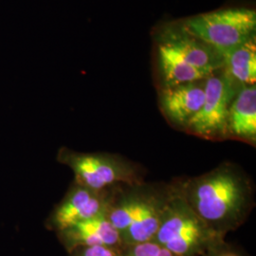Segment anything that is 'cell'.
I'll list each match as a JSON object with an SVG mask.
<instances>
[{
  "mask_svg": "<svg viewBox=\"0 0 256 256\" xmlns=\"http://www.w3.org/2000/svg\"><path fill=\"white\" fill-rule=\"evenodd\" d=\"M182 28L221 54L256 37V12L248 8L220 10L189 18Z\"/></svg>",
  "mask_w": 256,
  "mask_h": 256,
  "instance_id": "obj_5",
  "label": "cell"
},
{
  "mask_svg": "<svg viewBox=\"0 0 256 256\" xmlns=\"http://www.w3.org/2000/svg\"><path fill=\"white\" fill-rule=\"evenodd\" d=\"M120 250L119 248L90 246L77 248L70 254L72 256H120Z\"/></svg>",
  "mask_w": 256,
  "mask_h": 256,
  "instance_id": "obj_15",
  "label": "cell"
},
{
  "mask_svg": "<svg viewBox=\"0 0 256 256\" xmlns=\"http://www.w3.org/2000/svg\"><path fill=\"white\" fill-rule=\"evenodd\" d=\"M158 55L162 88L202 81L210 75L207 72L187 64L171 46L164 42L158 45Z\"/></svg>",
  "mask_w": 256,
  "mask_h": 256,
  "instance_id": "obj_13",
  "label": "cell"
},
{
  "mask_svg": "<svg viewBox=\"0 0 256 256\" xmlns=\"http://www.w3.org/2000/svg\"><path fill=\"white\" fill-rule=\"evenodd\" d=\"M164 42L171 46L187 64L196 68L214 74L222 68V56L218 50L189 34L183 28L170 30Z\"/></svg>",
  "mask_w": 256,
  "mask_h": 256,
  "instance_id": "obj_10",
  "label": "cell"
},
{
  "mask_svg": "<svg viewBox=\"0 0 256 256\" xmlns=\"http://www.w3.org/2000/svg\"><path fill=\"white\" fill-rule=\"evenodd\" d=\"M57 234L68 252L77 248L90 246L122 248L118 230L106 214L79 222Z\"/></svg>",
  "mask_w": 256,
  "mask_h": 256,
  "instance_id": "obj_9",
  "label": "cell"
},
{
  "mask_svg": "<svg viewBox=\"0 0 256 256\" xmlns=\"http://www.w3.org/2000/svg\"><path fill=\"white\" fill-rule=\"evenodd\" d=\"M220 70L205 79L203 106L184 131L212 142L228 140L230 106L240 90L223 70Z\"/></svg>",
  "mask_w": 256,
  "mask_h": 256,
  "instance_id": "obj_6",
  "label": "cell"
},
{
  "mask_svg": "<svg viewBox=\"0 0 256 256\" xmlns=\"http://www.w3.org/2000/svg\"><path fill=\"white\" fill-rule=\"evenodd\" d=\"M203 256H245L238 248L232 247L225 240L216 244Z\"/></svg>",
  "mask_w": 256,
  "mask_h": 256,
  "instance_id": "obj_16",
  "label": "cell"
},
{
  "mask_svg": "<svg viewBox=\"0 0 256 256\" xmlns=\"http://www.w3.org/2000/svg\"><path fill=\"white\" fill-rule=\"evenodd\" d=\"M223 240L188 205L176 182H171L154 241L178 256H203Z\"/></svg>",
  "mask_w": 256,
  "mask_h": 256,
  "instance_id": "obj_3",
  "label": "cell"
},
{
  "mask_svg": "<svg viewBox=\"0 0 256 256\" xmlns=\"http://www.w3.org/2000/svg\"><path fill=\"white\" fill-rule=\"evenodd\" d=\"M120 256H178L162 247L156 241H148L140 244L122 248Z\"/></svg>",
  "mask_w": 256,
  "mask_h": 256,
  "instance_id": "obj_14",
  "label": "cell"
},
{
  "mask_svg": "<svg viewBox=\"0 0 256 256\" xmlns=\"http://www.w3.org/2000/svg\"><path fill=\"white\" fill-rule=\"evenodd\" d=\"M222 70L239 88L256 82V37L221 54Z\"/></svg>",
  "mask_w": 256,
  "mask_h": 256,
  "instance_id": "obj_12",
  "label": "cell"
},
{
  "mask_svg": "<svg viewBox=\"0 0 256 256\" xmlns=\"http://www.w3.org/2000/svg\"><path fill=\"white\" fill-rule=\"evenodd\" d=\"M111 188L94 191L74 183L52 212L46 224L57 232L106 214Z\"/></svg>",
  "mask_w": 256,
  "mask_h": 256,
  "instance_id": "obj_7",
  "label": "cell"
},
{
  "mask_svg": "<svg viewBox=\"0 0 256 256\" xmlns=\"http://www.w3.org/2000/svg\"><path fill=\"white\" fill-rule=\"evenodd\" d=\"M176 182L192 210L224 238L246 222L256 205L252 180L232 162H223L205 174Z\"/></svg>",
  "mask_w": 256,
  "mask_h": 256,
  "instance_id": "obj_1",
  "label": "cell"
},
{
  "mask_svg": "<svg viewBox=\"0 0 256 256\" xmlns=\"http://www.w3.org/2000/svg\"><path fill=\"white\" fill-rule=\"evenodd\" d=\"M57 160L72 170L74 183L94 191L144 182V168L118 154L84 153L62 147Z\"/></svg>",
  "mask_w": 256,
  "mask_h": 256,
  "instance_id": "obj_4",
  "label": "cell"
},
{
  "mask_svg": "<svg viewBox=\"0 0 256 256\" xmlns=\"http://www.w3.org/2000/svg\"><path fill=\"white\" fill-rule=\"evenodd\" d=\"M228 140L256 146V86H242L230 106Z\"/></svg>",
  "mask_w": 256,
  "mask_h": 256,
  "instance_id": "obj_11",
  "label": "cell"
},
{
  "mask_svg": "<svg viewBox=\"0 0 256 256\" xmlns=\"http://www.w3.org/2000/svg\"><path fill=\"white\" fill-rule=\"evenodd\" d=\"M205 98V80L160 88V106L167 122L185 131L200 110Z\"/></svg>",
  "mask_w": 256,
  "mask_h": 256,
  "instance_id": "obj_8",
  "label": "cell"
},
{
  "mask_svg": "<svg viewBox=\"0 0 256 256\" xmlns=\"http://www.w3.org/2000/svg\"><path fill=\"white\" fill-rule=\"evenodd\" d=\"M170 190L171 183L111 188L104 214L118 230L122 247L154 240Z\"/></svg>",
  "mask_w": 256,
  "mask_h": 256,
  "instance_id": "obj_2",
  "label": "cell"
}]
</instances>
